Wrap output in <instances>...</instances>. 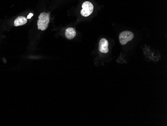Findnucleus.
<instances>
[{
	"mask_svg": "<svg viewBox=\"0 0 167 126\" xmlns=\"http://www.w3.org/2000/svg\"><path fill=\"white\" fill-rule=\"evenodd\" d=\"M50 13L43 12L39 16L38 21V28L39 30L44 31L48 28L50 22Z\"/></svg>",
	"mask_w": 167,
	"mask_h": 126,
	"instance_id": "nucleus-1",
	"label": "nucleus"
},
{
	"mask_svg": "<svg viewBox=\"0 0 167 126\" xmlns=\"http://www.w3.org/2000/svg\"><path fill=\"white\" fill-rule=\"evenodd\" d=\"M94 10V6L91 2L86 1L82 4V9L81 14L84 17H88L91 15Z\"/></svg>",
	"mask_w": 167,
	"mask_h": 126,
	"instance_id": "nucleus-2",
	"label": "nucleus"
},
{
	"mask_svg": "<svg viewBox=\"0 0 167 126\" xmlns=\"http://www.w3.org/2000/svg\"><path fill=\"white\" fill-rule=\"evenodd\" d=\"M134 37L133 32L129 31H125L120 33L119 36L120 42L122 45H125L128 42L131 41Z\"/></svg>",
	"mask_w": 167,
	"mask_h": 126,
	"instance_id": "nucleus-3",
	"label": "nucleus"
},
{
	"mask_svg": "<svg viewBox=\"0 0 167 126\" xmlns=\"http://www.w3.org/2000/svg\"><path fill=\"white\" fill-rule=\"evenodd\" d=\"M99 51L102 53H107L109 51V43L105 38H102L99 42Z\"/></svg>",
	"mask_w": 167,
	"mask_h": 126,
	"instance_id": "nucleus-4",
	"label": "nucleus"
},
{
	"mask_svg": "<svg viewBox=\"0 0 167 126\" xmlns=\"http://www.w3.org/2000/svg\"><path fill=\"white\" fill-rule=\"evenodd\" d=\"M76 35V31L75 29L73 28H68L67 29L65 32V36L66 38L71 40L73 39Z\"/></svg>",
	"mask_w": 167,
	"mask_h": 126,
	"instance_id": "nucleus-5",
	"label": "nucleus"
},
{
	"mask_svg": "<svg viewBox=\"0 0 167 126\" xmlns=\"http://www.w3.org/2000/svg\"><path fill=\"white\" fill-rule=\"evenodd\" d=\"M27 22V19L23 16L18 17L15 20L14 25L15 26H20L24 25L26 24Z\"/></svg>",
	"mask_w": 167,
	"mask_h": 126,
	"instance_id": "nucleus-6",
	"label": "nucleus"
},
{
	"mask_svg": "<svg viewBox=\"0 0 167 126\" xmlns=\"http://www.w3.org/2000/svg\"><path fill=\"white\" fill-rule=\"evenodd\" d=\"M33 16V14L32 13H30L29 15L28 16H27V19H31L32 17V16Z\"/></svg>",
	"mask_w": 167,
	"mask_h": 126,
	"instance_id": "nucleus-7",
	"label": "nucleus"
}]
</instances>
